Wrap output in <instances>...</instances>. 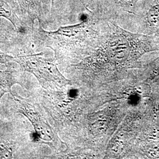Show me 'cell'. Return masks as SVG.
<instances>
[{
    "mask_svg": "<svg viewBox=\"0 0 159 159\" xmlns=\"http://www.w3.org/2000/svg\"><path fill=\"white\" fill-rule=\"evenodd\" d=\"M120 2H123V4H133L134 2H135L136 0H119Z\"/></svg>",
    "mask_w": 159,
    "mask_h": 159,
    "instance_id": "obj_13",
    "label": "cell"
},
{
    "mask_svg": "<svg viewBox=\"0 0 159 159\" xmlns=\"http://www.w3.org/2000/svg\"><path fill=\"white\" fill-rule=\"evenodd\" d=\"M10 95L14 111L28 120L33 128L36 140L56 149L58 139L40 106L30 97L28 98L23 97L12 91Z\"/></svg>",
    "mask_w": 159,
    "mask_h": 159,
    "instance_id": "obj_4",
    "label": "cell"
},
{
    "mask_svg": "<svg viewBox=\"0 0 159 159\" xmlns=\"http://www.w3.org/2000/svg\"><path fill=\"white\" fill-rule=\"evenodd\" d=\"M0 17L9 21L20 33L31 37L33 26L24 15L17 0H0Z\"/></svg>",
    "mask_w": 159,
    "mask_h": 159,
    "instance_id": "obj_6",
    "label": "cell"
},
{
    "mask_svg": "<svg viewBox=\"0 0 159 159\" xmlns=\"http://www.w3.org/2000/svg\"><path fill=\"white\" fill-rule=\"evenodd\" d=\"M12 62L6 65V70H0V106L2 97L11 93L12 87L15 84H19L25 90L30 91V86L24 75L25 71L17 63Z\"/></svg>",
    "mask_w": 159,
    "mask_h": 159,
    "instance_id": "obj_7",
    "label": "cell"
},
{
    "mask_svg": "<svg viewBox=\"0 0 159 159\" xmlns=\"http://www.w3.org/2000/svg\"><path fill=\"white\" fill-rule=\"evenodd\" d=\"M31 37L18 32L6 18L0 17V49L14 56L35 52L29 43Z\"/></svg>",
    "mask_w": 159,
    "mask_h": 159,
    "instance_id": "obj_5",
    "label": "cell"
},
{
    "mask_svg": "<svg viewBox=\"0 0 159 159\" xmlns=\"http://www.w3.org/2000/svg\"><path fill=\"white\" fill-rule=\"evenodd\" d=\"M14 62L25 72L33 74L43 89L58 90L71 84V81L63 75L56 63L43 57L42 52L14 56Z\"/></svg>",
    "mask_w": 159,
    "mask_h": 159,
    "instance_id": "obj_3",
    "label": "cell"
},
{
    "mask_svg": "<svg viewBox=\"0 0 159 159\" xmlns=\"http://www.w3.org/2000/svg\"><path fill=\"white\" fill-rule=\"evenodd\" d=\"M32 27V43L37 47H47L55 53L56 60L61 61L77 56L89 37L96 33L89 21L60 27L55 31H47L43 28L41 21Z\"/></svg>",
    "mask_w": 159,
    "mask_h": 159,
    "instance_id": "obj_1",
    "label": "cell"
},
{
    "mask_svg": "<svg viewBox=\"0 0 159 159\" xmlns=\"http://www.w3.org/2000/svg\"><path fill=\"white\" fill-rule=\"evenodd\" d=\"M148 22L154 27L159 26V4L154 6L150 9L148 14Z\"/></svg>",
    "mask_w": 159,
    "mask_h": 159,
    "instance_id": "obj_9",
    "label": "cell"
},
{
    "mask_svg": "<svg viewBox=\"0 0 159 159\" xmlns=\"http://www.w3.org/2000/svg\"><path fill=\"white\" fill-rule=\"evenodd\" d=\"M148 153L152 157H159V142L152 143L148 146Z\"/></svg>",
    "mask_w": 159,
    "mask_h": 159,
    "instance_id": "obj_10",
    "label": "cell"
},
{
    "mask_svg": "<svg viewBox=\"0 0 159 159\" xmlns=\"http://www.w3.org/2000/svg\"><path fill=\"white\" fill-rule=\"evenodd\" d=\"M18 117H0V159L39 158L40 147L29 123Z\"/></svg>",
    "mask_w": 159,
    "mask_h": 159,
    "instance_id": "obj_2",
    "label": "cell"
},
{
    "mask_svg": "<svg viewBox=\"0 0 159 159\" xmlns=\"http://www.w3.org/2000/svg\"><path fill=\"white\" fill-rule=\"evenodd\" d=\"M24 15L31 25L36 21H41L44 14L43 6L44 0H17Z\"/></svg>",
    "mask_w": 159,
    "mask_h": 159,
    "instance_id": "obj_8",
    "label": "cell"
},
{
    "mask_svg": "<svg viewBox=\"0 0 159 159\" xmlns=\"http://www.w3.org/2000/svg\"><path fill=\"white\" fill-rule=\"evenodd\" d=\"M14 56L8 54L0 49V64L5 66L11 61H14Z\"/></svg>",
    "mask_w": 159,
    "mask_h": 159,
    "instance_id": "obj_11",
    "label": "cell"
},
{
    "mask_svg": "<svg viewBox=\"0 0 159 159\" xmlns=\"http://www.w3.org/2000/svg\"><path fill=\"white\" fill-rule=\"evenodd\" d=\"M156 66L157 68H155V70H154L153 74L154 75H157L159 74V58L156 60Z\"/></svg>",
    "mask_w": 159,
    "mask_h": 159,
    "instance_id": "obj_12",
    "label": "cell"
},
{
    "mask_svg": "<svg viewBox=\"0 0 159 159\" xmlns=\"http://www.w3.org/2000/svg\"><path fill=\"white\" fill-rule=\"evenodd\" d=\"M51 1V10L52 11L53 9V7H54V0H50Z\"/></svg>",
    "mask_w": 159,
    "mask_h": 159,
    "instance_id": "obj_14",
    "label": "cell"
}]
</instances>
